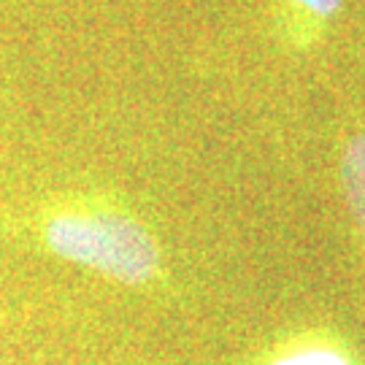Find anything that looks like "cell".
Here are the masks:
<instances>
[{"label":"cell","mask_w":365,"mask_h":365,"mask_svg":"<svg viewBox=\"0 0 365 365\" xmlns=\"http://www.w3.org/2000/svg\"><path fill=\"white\" fill-rule=\"evenodd\" d=\"M52 252L125 284H144L157 274L155 238L117 211H66L46 222Z\"/></svg>","instance_id":"1"},{"label":"cell","mask_w":365,"mask_h":365,"mask_svg":"<svg viewBox=\"0 0 365 365\" xmlns=\"http://www.w3.org/2000/svg\"><path fill=\"white\" fill-rule=\"evenodd\" d=\"M341 170H344V190L349 197V206L357 222L365 227V135H357L346 146Z\"/></svg>","instance_id":"2"},{"label":"cell","mask_w":365,"mask_h":365,"mask_svg":"<svg viewBox=\"0 0 365 365\" xmlns=\"http://www.w3.org/2000/svg\"><path fill=\"white\" fill-rule=\"evenodd\" d=\"M276 365H346V363L333 352H303V354L284 357L282 363H276Z\"/></svg>","instance_id":"3"},{"label":"cell","mask_w":365,"mask_h":365,"mask_svg":"<svg viewBox=\"0 0 365 365\" xmlns=\"http://www.w3.org/2000/svg\"><path fill=\"white\" fill-rule=\"evenodd\" d=\"M295 3H300V6H306V9H312L317 14H322V16L333 14L341 6V0H295Z\"/></svg>","instance_id":"4"}]
</instances>
